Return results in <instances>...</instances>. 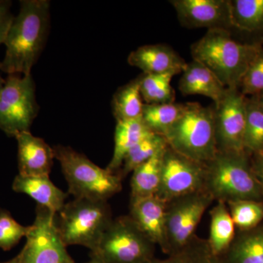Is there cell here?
<instances>
[{"label":"cell","instance_id":"14","mask_svg":"<svg viewBox=\"0 0 263 263\" xmlns=\"http://www.w3.org/2000/svg\"><path fill=\"white\" fill-rule=\"evenodd\" d=\"M166 209L167 203L156 195L135 199L130 200L129 216L145 235L167 254Z\"/></svg>","mask_w":263,"mask_h":263},{"label":"cell","instance_id":"32","mask_svg":"<svg viewBox=\"0 0 263 263\" xmlns=\"http://www.w3.org/2000/svg\"><path fill=\"white\" fill-rule=\"evenodd\" d=\"M240 91L245 96H257L263 93V50L249 66L240 83Z\"/></svg>","mask_w":263,"mask_h":263},{"label":"cell","instance_id":"26","mask_svg":"<svg viewBox=\"0 0 263 263\" xmlns=\"http://www.w3.org/2000/svg\"><path fill=\"white\" fill-rule=\"evenodd\" d=\"M174 72L141 76V92L146 104L174 103L175 91L171 86Z\"/></svg>","mask_w":263,"mask_h":263},{"label":"cell","instance_id":"13","mask_svg":"<svg viewBox=\"0 0 263 263\" xmlns=\"http://www.w3.org/2000/svg\"><path fill=\"white\" fill-rule=\"evenodd\" d=\"M180 23L187 28H232L228 0H173Z\"/></svg>","mask_w":263,"mask_h":263},{"label":"cell","instance_id":"22","mask_svg":"<svg viewBox=\"0 0 263 263\" xmlns=\"http://www.w3.org/2000/svg\"><path fill=\"white\" fill-rule=\"evenodd\" d=\"M141 76L117 90L112 100V110L117 122L142 119L143 107L141 92Z\"/></svg>","mask_w":263,"mask_h":263},{"label":"cell","instance_id":"38","mask_svg":"<svg viewBox=\"0 0 263 263\" xmlns=\"http://www.w3.org/2000/svg\"><path fill=\"white\" fill-rule=\"evenodd\" d=\"M86 263H105L103 262V261L100 260V259L95 258V257H91V259L89 261V262Z\"/></svg>","mask_w":263,"mask_h":263},{"label":"cell","instance_id":"39","mask_svg":"<svg viewBox=\"0 0 263 263\" xmlns=\"http://www.w3.org/2000/svg\"><path fill=\"white\" fill-rule=\"evenodd\" d=\"M5 80H3L2 76H0V93H1L2 89H3V86H4Z\"/></svg>","mask_w":263,"mask_h":263},{"label":"cell","instance_id":"10","mask_svg":"<svg viewBox=\"0 0 263 263\" xmlns=\"http://www.w3.org/2000/svg\"><path fill=\"white\" fill-rule=\"evenodd\" d=\"M19 253L20 263H76L66 250L57 228L56 214L38 205L36 217Z\"/></svg>","mask_w":263,"mask_h":263},{"label":"cell","instance_id":"11","mask_svg":"<svg viewBox=\"0 0 263 263\" xmlns=\"http://www.w3.org/2000/svg\"><path fill=\"white\" fill-rule=\"evenodd\" d=\"M205 164L190 160L167 146L156 196L167 203L177 197L205 190Z\"/></svg>","mask_w":263,"mask_h":263},{"label":"cell","instance_id":"30","mask_svg":"<svg viewBox=\"0 0 263 263\" xmlns=\"http://www.w3.org/2000/svg\"><path fill=\"white\" fill-rule=\"evenodd\" d=\"M30 229L31 226H22L9 212L0 210V249L10 250L23 237H27Z\"/></svg>","mask_w":263,"mask_h":263},{"label":"cell","instance_id":"31","mask_svg":"<svg viewBox=\"0 0 263 263\" xmlns=\"http://www.w3.org/2000/svg\"><path fill=\"white\" fill-rule=\"evenodd\" d=\"M175 256L179 263H224L220 257L212 253L207 240L204 241L195 237L181 252Z\"/></svg>","mask_w":263,"mask_h":263},{"label":"cell","instance_id":"15","mask_svg":"<svg viewBox=\"0 0 263 263\" xmlns=\"http://www.w3.org/2000/svg\"><path fill=\"white\" fill-rule=\"evenodd\" d=\"M128 63L141 69L145 75L182 73L187 64L172 48L162 44L147 45L132 51Z\"/></svg>","mask_w":263,"mask_h":263},{"label":"cell","instance_id":"1","mask_svg":"<svg viewBox=\"0 0 263 263\" xmlns=\"http://www.w3.org/2000/svg\"><path fill=\"white\" fill-rule=\"evenodd\" d=\"M49 22V1H21L18 14L5 38L6 51L0 70L8 75H30L47 39Z\"/></svg>","mask_w":263,"mask_h":263},{"label":"cell","instance_id":"28","mask_svg":"<svg viewBox=\"0 0 263 263\" xmlns=\"http://www.w3.org/2000/svg\"><path fill=\"white\" fill-rule=\"evenodd\" d=\"M243 148L255 155L263 152V110L252 99L247 100Z\"/></svg>","mask_w":263,"mask_h":263},{"label":"cell","instance_id":"19","mask_svg":"<svg viewBox=\"0 0 263 263\" xmlns=\"http://www.w3.org/2000/svg\"><path fill=\"white\" fill-rule=\"evenodd\" d=\"M150 133L152 132L147 128L142 119L117 122L113 157L106 168L117 174L128 152Z\"/></svg>","mask_w":263,"mask_h":263},{"label":"cell","instance_id":"24","mask_svg":"<svg viewBox=\"0 0 263 263\" xmlns=\"http://www.w3.org/2000/svg\"><path fill=\"white\" fill-rule=\"evenodd\" d=\"M232 27L254 32L263 30V0L229 1Z\"/></svg>","mask_w":263,"mask_h":263},{"label":"cell","instance_id":"18","mask_svg":"<svg viewBox=\"0 0 263 263\" xmlns=\"http://www.w3.org/2000/svg\"><path fill=\"white\" fill-rule=\"evenodd\" d=\"M179 88L183 95H200L212 99L216 105L222 100L227 88L206 67L195 61L182 72Z\"/></svg>","mask_w":263,"mask_h":263},{"label":"cell","instance_id":"25","mask_svg":"<svg viewBox=\"0 0 263 263\" xmlns=\"http://www.w3.org/2000/svg\"><path fill=\"white\" fill-rule=\"evenodd\" d=\"M184 104H145L142 119L152 133L164 136L182 114Z\"/></svg>","mask_w":263,"mask_h":263},{"label":"cell","instance_id":"6","mask_svg":"<svg viewBox=\"0 0 263 263\" xmlns=\"http://www.w3.org/2000/svg\"><path fill=\"white\" fill-rule=\"evenodd\" d=\"M56 221L66 247L80 245L92 250L113 219L107 201L74 198L65 204Z\"/></svg>","mask_w":263,"mask_h":263},{"label":"cell","instance_id":"9","mask_svg":"<svg viewBox=\"0 0 263 263\" xmlns=\"http://www.w3.org/2000/svg\"><path fill=\"white\" fill-rule=\"evenodd\" d=\"M214 200L206 190L177 197L167 203V254L175 256L193 240L202 215Z\"/></svg>","mask_w":263,"mask_h":263},{"label":"cell","instance_id":"21","mask_svg":"<svg viewBox=\"0 0 263 263\" xmlns=\"http://www.w3.org/2000/svg\"><path fill=\"white\" fill-rule=\"evenodd\" d=\"M235 224L226 202H218L211 212L210 235L207 240L214 255L222 257L235 239Z\"/></svg>","mask_w":263,"mask_h":263},{"label":"cell","instance_id":"7","mask_svg":"<svg viewBox=\"0 0 263 263\" xmlns=\"http://www.w3.org/2000/svg\"><path fill=\"white\" fill-rule=\"evenodd\" d=\"M155 245L130 216L113 219L91 250V257L105 263H144L153 258Z\"/></svg>","mask_w":263,"mask_h":263},{"label":"cell","instance_id":"29","mask_svg":"<svg viewBox=\"0 0 263 263\" xmlns=\"http://www.w3.org/2000/svg\"><path fill=\"white\" fill-rule=\"evenodd\" d=\"M228 205L235 226L240 230H253L263 219L262 202L240 200L228 202Z\"/></svg>","mask_w":263,"mask_h":263},{"label":"cell","instance_id":"2","mask_svg":"<svg viewBox=\"0 0 263 263\" xmlns=\"http://www.w3.org/2000/svg\"><path fill=\"white\" fill-rule=\"evenodd\" d=\"M259 43L237 42L226 29H210L191 47L193 60L206 67L227 89H239L249 66L262 51Z\"/></svg>","mask_w":263,"mask_h":263},{"label":"cell","instance_id":"16","mask_svg":"<svg viewBox=\"0 0 263 263\" xmlns=\"http://www.w3.org/2000/svg\"><path fill=\"white\" fill-rule=\"evenodd\" d=\"M15 138L18 143V174L49 176L55 159L53 148L29 131L19 133Z\"/></svg>","mask_w":263,"mask_h":263},{"label":"cell","instance_id":"8","mask_svg":"<svg viewBox=\"0 0 263 263\" xmlns=\"http://www.w3.org/2000/svg\"><path fill=\"white\" fill-rule=\"evenodd\" d=\"M39 110L32 76L9 75L0 93V129L15 137L29 131Z\"/></svg>","mask_w":263,"mask_h":263},{"label":"cell","instance_id":"37","mask_svg":"<svg viewBox=\"0 0 263 263\" xmlns=\"http://www.w3.org/2000/svg\"><path fill=\"white\" fill-rule=\"evenodd\" d=\"M0 263H20V257H19V254H18V255L15 256L14 258L10 259V260L8 261H6V262Z\"/></svg>","mask_w":263,"mask_h":263},{"label":"cell","instance_id":"36","mask_svg":"<svg viewBox=\"0 0 263 263\" xmlns=\"http://www.w3.org/2000/svg\"><path fill=\"white\" fill-rule=\"evenodd\" d=\"M252 99L257 103L259 108L263 110V93L262 94L257 95V96L253 97Z\"/></svg>","mask_w":263,"mask_h":263},{"label":"cell","instance_id":"35","mask_svg":"<svg viewBox=\"0 0 263 263\" xmlns=\"http://www.w3.org/2000/svg\"><path fill=\"white\" fill-rule=\"evenodd\" d=\"M144 263H179L177 257L176 256H168V257L164 259H157L155 257L148 259Z\"/></svg>","mask_w":263,"mask_h":263},{"label":"cell","instance_id":"27","mask_svg":"<svg viewBox=\"0 0 263 263\" xmlns=\"http://www.w3.org/2000/svg\"><path fill=\"white\" fill-rule=\"evenodd\" d=\"M167 146L164 136L150 133L141 140L126 155L121 176H127L136 167L150 160L162 148Z\"/></svg>","mask_w":263,"mask_h":263},{"label":"cell","instance_id":"34","mask_svg":"<svg viewBox=\"0 0 263 263\" xmlns=\"http://www.w3.org/2000/svg\"><path fill=\"white\" fill-rule=\"evenodd\" d=\"M252 170L263 190V152L256 155V159Z\"/></svg>","mask_w":263,"mask_h":263},{"label":"cell","instance_id":"4","mask_svg":"<svg viewBox=\"0 0 263 263\" xmlns=\"http://www.w3.org/2000/svg\"><path fill=\"white\" fill-rule=\"evenodd\" d=\"M167 146L180 155L206 164L218 152L213 108L184 104L181 117L164 135Z\"/></svg>","mask_w":263,"mask_h":263},{"label":"cell","instance_id":"33","mask_svg":"<svg viewBox=\"0 0 263 263\" xmlns=\"http://www.w3.org/2000/svg\"><path fill=\"white\" fill-rule=\"evenodd\" d=\"M12 3L8 0H0V46L4 44L13 16L11 13Z\"/></svg>","mask_w":263,"mask_h":263},{"label":"cell","instance_id":"5","mask_svg":"<svg viewBox=\"0 0 263 263\" xmlns=\"http://www.w3.org/2000/svg\"><path fill=\"white\" fill-rule=\"evenodd\" d=\"M53 149L68 183L69 193L75 198L107 201L122 190L121 175L101 168L70 146L58 145Z\"/></svg>","mask_w":263,"mask_h":263},{"label":"cell","instance_id":"17","mask_svg":"<svg viewBox=\"0 0 263 263\" xmlns=\"http://www.w3.org/2000/svg\"><path fill=\"white\" fill-rule=\"evenodd\" d=\"M12 188L15 193L28 195L37 202L38 205L46 208L56 215L66 203L67 194L53 184L49 176H27L18 174Z\"/></svg>","mask_w":263,"mask_h":263},{"label":"cell","instance_id":"3","mask_svg":"<svg viewBox=\"0 0 263 263\" xmlns=\"http://www.w3.org/2000/svg\"><path fill=\"white\" fill-rule=\"evenodd\" d=\"M205 167V190L214 200L228 203L262 199V189L249 166L245 152L218 151Z\"/></svg>","mask_w":263,"mask_h":263},{"label":"cell","instance_id":"23","mask_svg":"<svg viewBox=\"0 0 263 263\" xmlns=\"http://www.w3.org/2000/svg\"><path fill=\"white\" fill-rule=\"evenodd\" d=\"M221 258L224 263H263V230L234 239Z\"/></svg>","mask_w":263,"mask_h":263},{"label":"cell","instance_id":"20","mask_svg":"<svg viewBox=\"0 0 263 263\" xmlns=\"http://www.w3.org/2000/svg\"><path fill=\"white\" fill-rule=\"evenodd\" d=\"M167 146L133 171L131 200L157 195L160 185L162 160Z\"/></svg>","mask_w":263,"mask_h":263},{"label":"cell","instance_id":"12","mask_svg":"<svg viewBox=\"0 0 263 263\" xmlns=\"http://www.w3.org/2000/svg\"><path fill=\"white\" fill-rule=\"evenodd\" d=\"M247 100L238 89H227L226 95L214 105L218 151L245 152L243 136L247 117Z\"/></svg>","mask_w":263,"mask_h":263}]
</instances>
